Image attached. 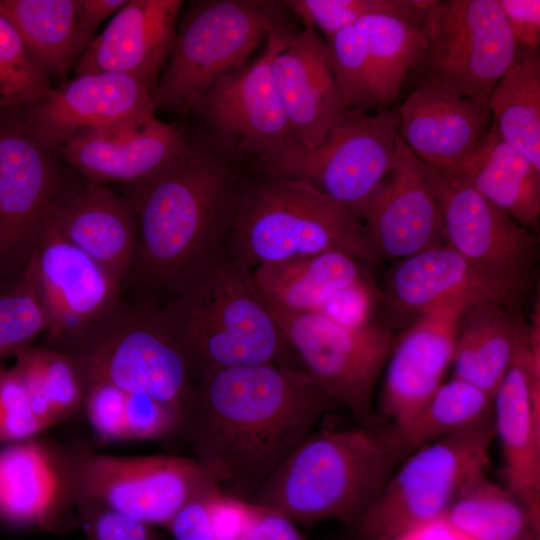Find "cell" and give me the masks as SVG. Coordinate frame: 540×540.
I'll list each match as a JSON object with an SVG mask.
<instances>
[{
  "label": "cell",
  "mask_w": 540,
  "mask_h": 540,
  "mask_svg": "<svg viewBox=\"0 0 540 540\" xmlns=\"http://www.w3.org/2000/svg\"><path fill=\"white\" fill-rule=\"evenodd\" d=\"M288 345L323 392L361 425H378L373 393L395 345L381 324L347 327L316 312L268 306Z\"/></svg>",
  "instance_id": "obj_12"
},
{
  "label": "cell",
  "mask_w": 540,
  "mask_h": 540,
  "mask_svg": "<svg viewBox=\"0 0 540 540\" xmlns=\"http://www.w3.org/2000/svg\"><path fill=\"white\" fill-rule=\"evenodd\" d=\"M384 298L370 278L358 282L335 295L319 312L347 327H362L370 323L379 299Z\"/></svg>",
  "instance_id": "obj_43"
},
{
  "label": "cell",
  "mask_w": 540,
  "mask_h": 540,
  "mask_svg": "<svg viewBox=\"0 0 540 540\" xmlns=\"http://www.w3.org/2000/svg\"><path fill=\"white\" fill-rule=\"evenodd\" d=\"M0 15L50 77H64L91 42L80 28L77 0H0Z\"/></svg>",
  "instance_id": "obj_32"
},
{
  "label": "cell",
  "mask_w": 540,
  "mask_h": 540,
  "mask_svg": "<svg viewBox=\"0 0 540 540\" xmlns=\"http://www.w3.org/2000/svg\"><path fill=\"white\" fill-rule=\"evenodd\" d=\"M193 383L217 371L261 364L297 367L252 269L225 248L159 308Z\"/></svg>",
  "instance_id": "obj_4"
},
{
  "label": "cell",
  "mask_w": 540,
  "mask_h": 540,
  "mask_svg": "<svg viewBox=\"0 0 540 540\" xmlns=\"http://www.w3.org/2000/svg\"><path fill=\"white\" fill-rule=\"evenodd\" d=\"M444 518L472 540H525L540 531L507 487L486 475V468L462 485Z\"/></svg>",
  "instance_id": "obj_34"
},
{
  "label": "cell",
  "mask_w": 540,
  "mask_h": 540,
  "mask_svg": "<svg viewBox=\"0 0 540 540\" xmlns=\"http://www.w3.org/2000/svg\"><path fill=\"white\" fill-rule=\"evenodd\" d=\"M0 518L53 532L78 524L63 443L34 437L0 449Z\"/></svg>",
  "instance_id": "obj_22"
},
{
  "label": "cell",
  "mask_w": 540,
  "mask_h": 540,
  "mask_svg": "<svg viewBox=\"0 0 540 540\" xmlns=\"http://www.w3.org/2000/svg\"><path fill=\"white\" fill-rule=\"evenodd\" d=\"M397 113L405 145L422 163L442 172L463 162L492 125L487 100L426 86H417Z\"/></svg>",
  "instance_id": "obj_27"
},
{
  "label": "cell",
  "mask_w": 540,
  "mask_h": 540,
  "mask_svg": "<svg viewBox=\"0 0 540 540\" xmlns=\"http://www.w3.org/2000/svg\"><path fill=\"white\" fill-rule=\"evenodd\" d=\"M425 166L446 244L486 272L530 284L538 256V241L530 229L460 177Z\"/></svg>",
  "instance_id": "obj_17"
},
{
  "label": "cell",
  "mask_w": 540,
  "mask_h": 540,
  "mask_svg": "<svg viewBox=\"0 0 540 540\" xmlns=\"http://www.w3.org/2000/svg\"><path fill=\"white\" fill-rule=\"evenodd\" d=\"M500 136L540 171V54L518 47L513 64L488 96Z\"/></svg>",
  "instance_id": "obj_33"
},
{
  "label": "cell",
  "mask_w": 540,
  "mask_h": 540,
  "mask_svg": "<svg viewBox=\"0 0 540 540\" xmlns=\"http://www.w3.org/2000/svg\"><path fill=\"white\" fill-rule=\"evenodd\" d=\"M495 437L500 441L507 488L540 526V326L531 325L528 341L493 397Z\"/></svg>",
  "instance_id": "obj_19"
},
{
  "label": "cell",
  "mask_w": 540,
  "mask_h": 540,
  "mask_svg": "<svg viewBox=\"0 0 540 540\" xmlns=\"http://www.w3.org/2000/svg\"><path fill=\"white\" fill-rule=\"evenodd\" d=\"M128 392L105 382L83 386L82 407L98 438L124 441V412Z\"/></svg>",
  "instance_id": "obj_42"
},
{
  "label": "cell",
  "mask_w": 540,
  "mask_h": 540,
  "mask_svg": "<svg viewBox=\"0 0 540 540\" xmlns=\"http://www.w3.org/2000/svg\"><path fill=\"white\" fill-rule=\"evenodd\" d=\"M271 71L292 140L317 145L349 109L325 39L303 25L274 56Z\"/></svg>",
  "instance_id": "obj_24"
},
{
  "label": "cell",
  "mask_w": 540,
  "mask_h": 540,
  "mask_svg": "<svg viewBox=\"0 0 540 540\" xmlns=\"http://www.w3.org/2000/svg\"><path fill=\"white\" fill-rule=\"evenodd\" d=\"M452 173L524 227L535 228L540 216V171L506 142L495 126Z\"/></svg>",
  "instance_id": "obj_30"
},
{
  "label": "cell",
  "mask_w": 540,
  "mask_h": 540,
  "mask_svg": "<svg viewBox=\"0 0 540 540\" xmlns=\"http://www.w3.org/2000/svg\"><path fill=\"white\" fill-rule=\"evenodd\" d=\"M80 177L22 125L14 108L0 110V282L24 269L51 207Z\"/></svg>",
  "instance_id": "obj_13"
},
{
  "label": "cell",
  "mask_w": 540,
  "mask_h": 540,
  "mask_svg": "<svg viewBox=\"0 0 540 540\" xmlns=\"http://www.w3.org/2000/svg\"><path fill=\"white\" fill-rule=\"evenodd\" d=\"M392 540H472L444 517L418 524Z\"/></svg>",
  "instance_id": "obj_49"
},
{
  "label": "cell",
  "mask_w": 540,
  "mask_h": 540,
  "mask_svg": "<svg viewBox=\"0 0 540 540\" xmlns=\"http://www.w3.org/2000/svg\"><path fill=\"white\" fill-rule=\"evenodd\" d=\"M52 88L14 26L0 15V110L33 102Z\"/></svg>",
  "instance_id": "obj_39"
},
{
  "label": "cell",
  "mask_w": 540,
  "mask_h": 540,
  "mask_svg": "<svg viewBox=\"0 0 540 540\" xmlns=\"http://www.w3.org/2000/svg\"><path fill=\"white\" fill-rule=\"evenodd\" d=\"M398 127L392 108H349L317 145L292 140L253 164L263 175L306 181L357 215L396 165Z\"/></svg>",
  "instance_id": "obj_8"
},
{
  "label": "cell",
  "mask_w": 540,
  "mask_h": 540,
  "mask_svg": "<svg viewBox=\"0 0 540 540\" xmlns=\"http://www.w3.org/2000/svg\"><path fill=\"white\" fill-rule=\"evenodd\" d=\"M24 268L47 318L45 342L85 328L121 300V282L68 241L49 216Z\"/></svg>",
  "instance_id": "obj_18"
},
{
  "label": "cell",
  "mask_w": 540,
  "mask_h": 540,
  "mask_svg": "<svg viewBox=\"0 0 540 540\" xmlns=\"http://www.w3.org/2000/svg\"><path fill=\"white\" fill-rule=\"evenodd\" d=\"M224 248L250 269L330 251L381 262L347 206L306 181L263 174L245 180Z\"/></svg>",
  "instance_id": "obj_5"
},
{
  "label": "cell",
  "mask_w": 540,
  "mask_h": 540,
  "mask_svg": "<svg viewBox=\"0 0 540 540\" xmlns=\"http://www.w3.org/2000/svg\"><path fill=\"white\" fill-rule=\"evenodd\" d=\"M357 216L381 261L402 260L446 244L426 166L400 136L394 169Z\"/></svg>",
  "instance_id": "obj_21"
},
{
  "label": "cell",
  "mask_w": 540,
  "mask_h": 540,
  "mask_svg": "<svg viewBox=\"0 0 540 540\" xmlns=\"http://www.w3.org/2000/svg\"><path fill=\"white\" fill-rule=\"evenodd\" d=\"M420 27L424 49L409 74L417 86L487 100L517 54L498 0H434Z\"/></svg>",
  "instance_id": "obj_10"
},
{
  "label": "cell",
  "mask_w": 540,
  "mask_h": 540,
  "mask_svg": "<svg viewBox=\"0 0 540 540\" xmlns=\"http://www.w3.org/2000/svg\"><path fill=\"white\" fill-rule=\"evenodd\" d=\"M303 25L320 31L327 40L365 16L392 14L419 24L434 0H284Z\"/></svg>",
  "instance_id": "obj_37"
},
{
  "label": "cell",
  "mask_w": 540,
  "mask_h": 540,
  "mask_svg": "<svg viewBox=\"0 0 540 540\" xmlns=\"http://www.w3.org/2000/svg\"><path fill=\"white\" fill-rule=\"evenodd\" d=\"M529 288L482 270L445 244L400 260L383 296L398 310L420 314L450 297L522 305Z\"/></svg>",
  "instance_id": "obj_26"
},
{
  "label": "cell",
  "mask_w": 540,
  "mask_h": 540,
  "mask_svg": "<svg viewBox=\"0 0 540 540\" xmlns=\"http://www.w3.org/2000/svg\"><path fill=\"white\" fill-rule=\"evenodd\" d=\"M525 540H540V531H532Z\"/></svg>",
  "instance_id": "obj_50"
},
{
  "label": "cell",
  "mask_w": 540,
  "mask_h": 540,
  "mask_svg": "<svg viewBox=\"0 0 540 540\" xmlns=\"http://www.w3.org/2000/svg\"><path fill=\"white\" fill-rule=\"evenodd\" d=\"M126 2L127 0H77L79 24L83 34L92 41L98 26Z\"/></svg>",
  "instance_id": "obj_48"
},
{
  "label": "cell",
  "mask_w": 540,
  "mask_h": 540,
  "mask_svg": "<svg viewBox=\"0 0 540 540\" xmlns=\"http://www.w3.org/2000/svg\"><path fill=\"white\" fill-rule=\"evenodd\" d=\"M530 332L520 304H468L457 323L452 377L493 397Z\"/></svg>",
  "instance_id": "obj_29"
},
{
  "label": "cell",
  "mask_w": 540,
  "mask_h": 540,
  "mask_svg": "<svg viewBox=\"0 0 540 540\" xmlns=\"http://www.w3.org/2000/svg\"><path fill=\"white\" fill-rule=\"evenodd\" d=\"M473 303L450 297L426 308L400 337L386 364L381 417L401 429L425 407L452 365L458 319Z\"/></svg>",
  "instance_id": "obj_20"
},
{
  "label": "cell",
  "mask_w": 540,
  "mask_h": 540,
  "mask_svg": "<svg viewBox=\"0 0 540 540\" xmlns=\"http://www.w3.org/2000/svg\"><path fill=\"white\" fill-rule=\"evenodd\" d=\"M362 262L337 251L252 269L268 306L288 312H319L342 290L368 279Z\"/></svg>",
  "instance_id": "obj_31"
},
{
  "label": "cell",
  "mask_w": 540,
  "mask_h": 540,
  "mask_svg": "<svg viewBox=\"0 0 540 540\" xmlns=\"http://www.w3.org/2000/svg\"><path fill=\"white\" fill-rule=\"evenodd\" d=\"M46 429L18 373L12 366H0V444L31 439Z\"/></svg>",
  "instance_id": "obj_40"
},
{
  "label": "cell",
  "mask_w": 540,
  "mask_h": 540,
  "mask_svg": "<svg viewBox=\"0 0 540 540\" xmlns=\"http://www.w3.org/2000/svg\"><path fill=\"white\" fill-rule=\"evenodd\" d=\"M495 438L493 414L409 454L351 525L355 540H392L444 517L462 485L486 468Z\"/></svg>",
  "instance_id": "obj_9"
},
{
  "label": "cell",
  "mask_w": 540,
  "mask_h": 540,
  "mask_svg": "<svg viewBox=\"0 0 540 540\" xmlns=\"http://www.w3.org/2000/svg\"><path fill=\"white\" fill-rule=\"evenodd\" d=\"M48 322L25 268L0 282V366L32 346Z\"/></svg>",
  "instance_id": "obj_38"
},
{
  "label": "cell",
  "mask_w": 540,
  "mask_h": 540,
  "mask_svg": "<svg viewBox=\"0 0 540 540\" xmlns=\"http://www.w3.org/2000/svg\"><path fill=\"white\" fill-rule=\"evenodd\" d=\"M212 493L191 500L172 518L165 529L174 540H217L208 510Z\"/></svg>",
  "instance_id": "obj_46"
},
{
  "label": "cell",
  "mask_w": 540,
  "mask_h": 540,
  "mask_svg": "<svg viewBox=\"0 0 540 540\" xmlns=\"http://www.w3.org/2000/svg\"><path fill=\"white\" fill-rule=\"evenodd\" d=\"M296 31L290 26L271 33L255 62L222 76L187 112L198 120L203 132L253 163L292 141L271 64Z\"/></svg>",
  "instance_id": "obj_14"
},
{
  "label": "cell",
  "mask_w": 540,
  "mask_h": 540,
  "mask_svg": "<svg viewBox=\"0 0 540 540\" xmlns=\"http://www.w3.org/2000/svg\"><path fill=\"white\" fill-rule=\"evenodd\" d=\"M276 0H196L184 4L153 93L156 109L187 113L222 76L240 69L263 37L292 26Z\"/></svg>",
  "instance_id": "obj_7"
},
{
  "label": "cell",
  "mask_w": 540,
  "mask_h": 540,
  "mask_svg": "<svg viewBox=\"0 0 540 540\" xmlns=\"http://www.w3.org/2000/svg\"><path fill=\"white\" fill-rule=\"evenodd\" d=\"M56 229L114 275L123 285L131 272L138 244L137 222L130 200L106 185L83 177L51 207Z\"/></svg>",
  "instance_id": "obj_28"
},
{
  "label": "cell",
  "mask_w": 540,
  "mask_h": 540,
  "mask_svg": "<svg viewBox=\"0 0 540 540\" xmlns=\"http://www.w3.org/2000/svg\"><path fill=\"white\" fill-rule=\"evenodd\" d=\"M33 412L49 428L74 415L83 402L79 374L64 353L47 346H30L14 357Z\"/></svg>",
  "instance_id": "obj_35"
},
{
  "label": "cell",
  "mask_w": 540,
  "mask_h": 540,
  "mask_svg": "<svg viewBox=\"0 0 540 540\" xmlns=\"http://www.w3.org/2000/svg\"><path fill=\"white\" fill-rule=\"evenodd\" d=\"M518 47L539 50L540 0H498Z\"/></svg>",
  "instance_id": "obj_45"
},
{
  "label": "cell",
  "mask_w": 540,
  "mask_h": 540,
  "mask_svg": "<svg viewBox=\"0 0 540 540\" xmlns=\"http://www.w3.org/2000/svg\"><path fill=\"white\" fill-rule=\"evenodd\" d=\"M208 510L217 540H240L252 521L255 503L217 490L208 497Z\"/></svg>",
  "instance_id": "obj_44"
},
{
  "label": "cell",
  "mask_w": 540,
  "mask_h": 540,
  "mask_svg": "<svg viewBox=\"0 0 540 540\" xmlns=\"http://www.w3.org/2000/svg\"><path fill=\"white\" fill-rule=\"evenodd\" d=\"M421 24L377 13L345 27L327 43L330 62L349 108H391L424 49Z\"/></svg>",
  "instance_id": "obj_15"
},
{
  "label": "cell",
  "mask_w": 540,
  "mask_h": 540,
  "mask_svg": "<svg viewBox=\"0 0 540 540\" xmlns=\"http://www.w3.org/2000/svg\"><path fill=\"white\" fill-rule=\"evenodd\" d=\"M242 158L207 133L196 132L161 170L124 187L138 232L127 280L173 296L225 247L246 180Z\"/></svg>",
  "instance_id": "obj_2"
},
{
  "label": "cell",
  "mask_w": 540,
  "mask_h": 540,
  "mask_svg": "<svg viewBox=\"0 0 540 540\" xmlns=\"http://www.w3.org/2000/svg\"><path fill=\"white\" fill-rule=\"evenodd\" d=\"M76 514L86 540H166L155 526L92 499L77 497Z\"/></svg>",
  "instance_id": "obj_41"
},
{
  "label": "cell",
  "mask_w": 540,
  "mask_h": 540,
  "mask_svg": "<svg viewBox=\"0 0 540 540\" xmlns=\"http://www.w3.org/2000/svg\"><path fill=\"white\" fill-rule=\"evenodd\" d=\"M22 125L57 150L73 139L144 124L155 118L153 94L127 75H75L40 98L14 108Z\"/></svg>",
  "instance_id": "obj_16"
},
{
  "label": "cell",
  "mask_w": 540,
  "mask_h": 540,
  "mask_svg": "<svg viewBox=\"0 0 540 540\" xmlns=\"http://www.w3.org/2000/svg\"><path fill=\"white\" fill-rule=\"evenodd\" d=\"M411 453L391 423L312 431L251 501L306 528L329 520L351 526Z\"/></svg>",
  "instance_id": "obj_3"
},
{
  "label": "cell",
  "mask_w": 540,
  "mask_h": 540,
  "mask_svg": "<svg viewBox=\"0 0 540 540\" xmlns=\"http://www.w3.org/2000/svg\"><path fill=\"white\" fill-rule=\"evenodd\" d=\"M337 404L299 367L227 368L194 383L178 436L219 489L251 501Z\"/></svg>",
  "instance_id": "obj_1"
},
{
  "label": "cell",
  "mask_w": 540,
  "mask_h": 540,
  "mask_svg": "<svg viewBox=\"0 0 540 540\" xmlns=\"http://www.w3.org/2000/svg\"><path fill=\"white\" fill-rule=\"evenodd\" d=\"M492 397L464 380L443 382L422 411L404 428H397L413 452L438 438L470 427L492 414Z\"/></svg>",
  "instance_id": "obj_36"
},
{
  "label": "cell",
  "mask_w": 540,
  "mask_h": 540,
  "mask_svg": "<svg viewBox=\"0 0 540 540\" xmlns=\"http://www.w3.org/2000/svg\"><path fill=\"white\" fill-rule=\"evenodd\" d=\"M44 346L70 358L82 387L109 383L164 403L181 419L192 399L194 383L185 358L159 308L151 304L121 299L95 322Z\"/></svg>",
  "instance_id": "obj_6"
},
{
  "label": "cell",
  "mask_w": 540,
  "mask_h": 540,
  "mask_svg": "<svg viewBox=\"0 0 540 540\" xmlns=\"http://www.w3.org/2000/svg\"><path fill=\"white\" fill-rule=\"evenodd\" d=\"M255 503V502H254ZM240 540H307L291 519L255 503L252 521Z\"/></svg>",
  "instance_id": "obj_47"
},
{
  "label": "cell",
  "mask_w": 540,
  "mask_h": 540,
  "mask_svg": "<svg viewBox=\"0 0 540 540\" xmlns=\"http://www.w3.org/2000/svg\"><path fill=\"white\" fill-rule=\"evenodd\" d=\"M63 446L75 500L92 499L155 527L165 528L191 500L219 490L193 457L115 456L83 441Z\"/></svg>",
  "instance_id": "obj_11"
},
{
  "label": "cell",
  "mask_w": 540,
  "mask_h": 540,
  "mask_svg": "<svg viewBox=\"0 0 540 540\" xmlns=\"http://www.w3.org/2000/svg\"><path fill=\"white\" fill-rule=\"evenodd\" d=\"M189 136L181 125L155 117L141 125L77 137L56 151L84 179L127 187L166 166L184 149Z\"/></svg>",
  "instance_id": "obj_25"
},
{
  "label": "cell",
  "mask_w": 540,
  "mask_h": 540,
  "mask_svg": "<svg viewBox=\"0 0 540 540\" xmlns=\"http://www.w3.org/2000/svg\"><path fill=\"white\" fill-rule=\"evenodd\" d=\"M183 6L181 0H127L77 60L75 75H127L153 94L168 60Z\"/></svg>",
  "instance_id": "obj_23"
}]
</instances>
